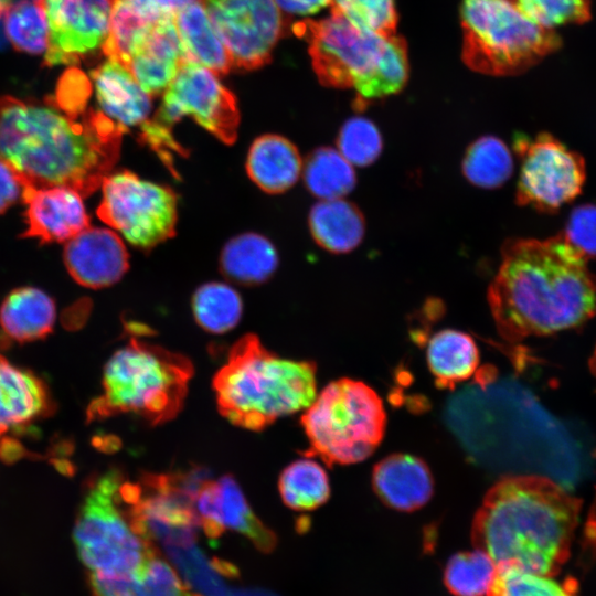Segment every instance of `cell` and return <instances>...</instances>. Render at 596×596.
<instances>
[{"label":"cell","instance_id":"20","mask_svg":"<svg viewBox=\"0 0 596 596\" xmlns=\"http://www.w3.org/2000/svg\"><path fill=\"white\" fill-rule=\"evenodd\" d=\"M372 488L387 507L412 512L433 497L434 478L427 464L409 454H392L379 461L372 471Z\"/></svg>","mask_w":596,"mask_h":596},{"label":"cell","instance_id":"33","mask_svg":"<svg viewBox=\"0 0 596 596\" xmlns=\"http://www.w3.org/2000/svg\"><path fill=\"white\" fill-rule=\"evenodd\" d=\"M196 323L214 334L232 330L240 321L243 304L240 295L222 283H207L196 289L192 298Z\"/></svg>","mask_w":596,"mask_h":596},{"label":"cell","instance_id":"29","mask_svg":"<svg viewBox=\"0 0 596 596\" xmlns=\"http://www.w3.org/2000/svg\"><path fill=\"white\" fill-rule=\"evenodd\" d=\"M283 502L295 511H312L330 497L327 471L308 458L292 461L281 472L278 481Z\"/></svg>","mask_w":596,"mask_h":596},{"label":"cell","instance_id":"36","mask_svg":"<svg viewBox=\"0 0 596 596\" xmlns=\"http://www.w3.org/2000/svg\"><path fill=\"white\" fill-rule=\"evenodd\" d=\"M331 14L384 36L396 34L394 0H329Z\"/></svg>","mask_w":596,"mask_h":596},{"label":"cell","instance_id":"15","mask_svg":"<svg viewBox=\"0 0 596 596\" xmlns=\"http://www.w3.org/2000/svg\"><path fill=\"white\" fill-rule=\"evenodd\" d=\"M49 25L46 66L76 65L102 50L113 0H40Z\"/></svg>","mask_w":596,"mask_h":596},{"label":"cell","instance_id":"16","mask_svg":"<svg viewBox=\"0 0 596 596\" xmlns=\"http://www.w3.org/2000/svg\"><path fill=\"white\" fill-rule=\"evenodd\" d=\"M194 505L201 529L210 540H217L226 530H233L262 552L275 549V533L256 517L231 475L217 480L209 478L200 488Z\"/></svg>","mask_w":596,"mask_h":596},{"label":"cell","instance_id":"34","mask_svg":"<svg viewBox=\"0 0 596 596\" xmlns=\"http://www.w3.org/2000/svg\"><path fill=\"white\" fill-rule=\"evenodd\" d=\"M497 571L493 560L483 551L459 552L444 570V583L455 596H485Z\"/></svg>","mask_w":596,"mask_h":596},{"label":"cell","instance_id":"19","mask_svg":"<svg viewBox=\"0 0 596 596\" xmlns=\"http://www.w3.org/2000/svg\"><path fill=\"white\" fill-rule=\"evenodd\" d=\"M173 18L155 21L129 58L128 70L149 97L164 93L188 62Z\"/></svg>","mask_w":596,"mask_h":596},{"label":"cell","instance_id":"35","mask_svg":"<svg viewBox=\"0 0 596 596\" xmlns=\"http://www.w3.org/2000/svg\"><path fill=\"white\" fill-rule=\"evenodd\" d=\"M554 576L538 574L513 565L497 566L487 596H575L577 583L558 582Z\"/></svg>","mask_w":596,"mask_h":596},{"label":"cell","instance_id":"1","mask_svg":"<svg viewBox=\"0 0 596 596\" xmlns=\"http://www.w3.org/2000/svg\"><path fill=\"white\" fill-rule=\"evenodd\" d=\"M497 331L508 342L578 327L596 316V276L561 234L511 238L488 289Z\"/></svg>","mask_w":596,"mask_h":596},{"label":"cell","instance_id":"3","mask_svg":"<svg viewBox=\"0 0 596 596\" xmlns=\"http://www.w3.org/2000/svg\"><path fill=\"white\" fill-rule=\"evenodd\" d=\"M581 507L578 498L546 477H503L483 497L471 541L497 566L555 576L570 557Z\"/></svg>","mask_w":596,"mask_h":596},{"label":"cell","instance_id":"22","mask_svg":"<svg viewBox=\"0 0 596 596\" xmlns=\"http://www.w3.org/2000/svg\"><path fill=\"white\" fill-rule=\"evenodd\" d=\"M47 407L43 382L0 355V435L30 423Z\"/></svg>","mask_w":596,"mask_h":596},{"label":"cell","instance_id":"4","mask_svg":"<svg viewBox=\"0 0 596 596\" xmlns=\"http://www.w3.org/2000/svg\"><path fill=\"white\" fill-rule=\"evenodd\" d=\"M316 373L312 361L280 358L255 334H245L213 377L219 411L233 425L260 432L312 404Z\"/></svg>","mask_w":596,"mask_h":596},{"label":"cell","instance_id":"31","mask_svg":"<svg viewBox=\"0 0 596 596\" xmlns=\"http://www.w3.org/2000/svg\"><path fill=\"white\" fill-rule=\"evenodd\" d=\"M461 170L471 184L496 189L510 179L513 160L509 148L500 138L482 136L467 148Z\"/></svg>","mask_w":596,"mask_h":596},{"label":"cell","instance_id":"17","mask_svg":"<svg viewBox=\"0 0 596 596\" xmlns=\"http://www.w3.org/2000/svg\"><path fill=\"white\" fill-rule=\"evenodd\" d=\"M21 199L26 205V228L21 237L67 242L89 226L82 195L74 190L25 187Z\"/></svg>","mask_w":596,"mask_h":596},{"label":"cell","instance_id":"38","mask_svg":"<svg viewBox=\"0 0 596 596\" xmlns=\"http://www.w3.org/2000/svg\"><path fill=\"white\" fill-rule=\"evenodd\" d=\"M529 19L541 26L584 23L590 18L593 0H511Z\"/></svg>","mask_w":596,"mask_h":596},{"label":"cell","instance_id":"21","mask_svg":"<svg viewBox=\"0 0 596 596\" xmlns=\"http://www.w3.org/2000/svg\"><path fill=\"white\" fill-rule=\"evenodd\" d=\"M89 589L91 596H201L158 553L135 573H89Z\"/></svg>","mask_w":596,"mask_h":596},{"label":"cell","instance_id":"8","mask_svg":"<svg viewBox=\"0 0 596 596\" xmlns=\"http://www.w3.org/2000/svg\"><path fill=\"white\" fill-rule=\"evenodd\" d=\"M462 61L475 72L507 76L535 65L561 45L511 0H462Z\"/></svg>","mask_w":596,"mask_h":596},{"label":"cell","instance_id":"10","mask_svg":"<svg viewBox=\"0 0 596 596\" xmlns=\"http://www.w3.org/2000/svg\"><path fill=\"white\" fill-rule=\"evenodd\" d=\"M102 191L98 217L131 245L150 249L174 236L178 201L170 188L124 170L109 173Z\"/></svg>","mask_w":596,"mask_h":596},{"label":"cell","instance_id":"26","mask_svg":"<svg viewBox=\"0 0 596 596\" xmlns=\"http://www.w3.org/2000/svg\"><path fill=\"white\" fill-rule=\"evenodd\" d=\"M309 227L319 246L334 254H343L362 242L365 219L354 203L342 198L322 200L310 211Z\"/></svg>","mask_w":596,"mask_h":596},{"label":"cell","instance_id":"18","mask_svg":"<svg viewBox=\"0 0 596 596\" xmlns=\"http://www.w3.org/2000/svg\"><path fill=\"white\" fill-rule=\"evenodd\" d=\"M70 275L89 288L117 283L128 269V253L120 237L102 227H86L68 240L63 254Z\"/></svg>","mask_w":596,"mask_h":596},{"label":"cell","instance_id":"2","mask_svg":"<svg viewBox=\"0 0 596 596\" xmlns=\"http://www.w3.org/2000/svg\"><path fill=\"white\" fill-rule=\"evenodd\" d=\"M125 131L100 110L71 118L46 105L0 97V155L25 187L93 194L119 158Z\"/></svg>","mask_w":596,"mask_h":596},{"label":"cell","instance_id":"43","mask_svg":"<svg viewBox=\"0 0 596 596\" xmlns=\"http://www.w3.org/2000/svg\"><path fill=\"white\" fill-rule=\"evenodd\" d=\"M285 12L308 15L319 12L329 6V0H275Z\"/></svg>","mask_w":596,"mask_h":596},{"label":"cell","instance_id":"13","mask_svg":"<svg viewBox=\"0 0 596 596\" xmlns=\"http://www.w3.org/2000/svg\"><path fill=\"white\" fill-rule=\"evenodd\" d=\"M233 66L255 70L272 58L285 21L275 0H199Z\"/></svg>","mask_w":596,"mask_h":596},{"label":"cell","instance_id":"44","mask_svg":"<svg viewBox=\"0 0 596 596\" xmlns=\"http://www.w3.org/2000/svg\"><path fill=\"white\" fill-rule=\"evenodd\" d=\"M592 362H593V363H592L593 369L596 370V351H595V354H594V356H593V359H592Z\"/></svg>","mask_w":596,"mask_h":596},{"label":"cell","instance_id":"40","mask_svg":"<svg viewBox=\"0 0 596 596\" xmlns=\"http://www.w3.org/2000/svg\"><path fill=\"white\" fill-rule=\"evenodd\" d=\"M561 235L586 260L596 257V205L574 209Z\"/></svg>","mask_w":596,"mask_h":596},{"label":"cell","instance_id":"25","mask_svg":"<svg viewBox=\"0 0 596 596\" xmlns=\"http://www.w3.org/2000/svg\"><path fill=\"white\" fill-rule=\"evenodd\" d=\"M174 24L188 62L199 64L215 75H224L233 66L225 45L199 0L174 14Z\"/></svg>","mask_w":596,"mask_h":596},{"label":"cell","instance_id":"5","mask_svg":"<svg viewBox=\"0 0 596 596\" xmlns=\"http://www.w3.org/2000/svg\"><path fill=\"white\" fill-rule=\"evenodd\" d=\"M296 35L308 43L313 71L327 87L354 88L355 108L400 92L408 75L403 38L384 36L361 29L342 17L302 20Z\"/></svg>","mask_w":596,"mask_h":596},{"label":"cell","instance_id":"37","mask_svg":"<svg viewBox=\"0 0 596 596\" xmlns=\"http://www.w3.org/2000/svg\"><path fill=\"white\" fill-rule=\"evenodd\" d=\"M338 151L352 164L368 167L381 155L383 139L377 127L364 117H353L341 127Z\"/></svg>","mask_w":596,"mask_h":596},{"label":"cell","instance_id":"39","mask_svg":"<svg viewBox=\"0 0 596 596\" xmlns=\"http://www.w3.org/2000/svg\"><path fill=\"white\" fill-rule=\"evenodd\" d=\"M91 87L87 76L81 70L72 67L62 75L51 102L68 117L79 118L87 110Z\"/></svg>","mask_w":596,"mask_h":596},{"label":"cell","instance_id":"11","mask_svg":"<svg viewBox=\"0 0 596 596\" xmlns=\"http://www.w3.org/2000/svg\"><path fill=\"white\" fill-rule=\"evenodd\" d=\"M521 167L515 200L519 205L553 212L575 199L585 182V161L549 132L514 137Z\"/></svg>","mask_w":596,"mask_h":596},{"label":"cell","instance_id":"9","mask_svg":"<svg viewBox=\"0 0 596 596\" xmlns=\"http://www.w3.org/2000/svg\"><path fill=\"white\" fill-rule=\"evenodd\" d=\"M124 480L123 472L111 468L85 485L73 539L89 573H135L158 553L134 528Z\"/></svg>","mask_w":596,"mask_h":596},{"label":"cell","instance_id":"24","mask_svg":"<svg viewBox=\"0 0 596 596\" xmlns=\"http://www.w3.org/2000/svg\"><path fill=\"white\" fill-rule=\"evenodd\" d=\"M54 300L34 287L11 291L0 307V326L10 339L23 343L46 337L53 330Z\"/></svg>","mask_w":596,"mask_h":596},{"label":"cell","instance_id":"42","mask_svg":"<svg viewBox=\"0 0 596 596\" xmlns=\"http://www.w3.org/2000/svg\"><path fill=\"white\" fill-rule=\"evenodd\" d=\"M25 184L12 166L0 155V213L22 198Z\"/></svg>","mask_w":596,"mask_h":596},{"label":"cell","instance_id":"41","mask_svg":"<svg viewBox=\"0 0 596 596\" xmlns=\"http://www.w3.org/2000/svg\"><path fill=\"white\" fill-rule=\"evenodd\" d=\"M119 1L141 17L157 21L163 18L174 17V14L187 4L195 0H116Z\"/></svg>","mask_w":596,"mask_h":596},{"label":"cell","instance_id":"7","mask_svg":"<svg viewBox=\"0 0 596 596\" xmlns=\"http://www.w3.org/2000/svg\"><path fill=\"white\" fill-rule=\"evenodd\" d=\"M301 426L309 441L307 456L328 465H352L368 459L380 446L386 413L371 386L342 377L317 395L301 416Z\"/></svg>","mask_w":596,"mask_h":596},{"label":"cell","instance_id":"12","mask_svg":"<svg viewBox=\"0 0 596 596\" xmlns=\"http://www.w3.org/2000/svg\"><path fill=\"white\" fill-rule=\"evenodd\" d=\"M91 76L100 111L125 132H134L138 141L156 152L172 174L178 175L174 156L184 157L187 151L173 137L171 127L155 116L150 117V97L131 72L119 62L107 58Z\"/></svg>","mask_w":596,"mask_h":596},{"label":"cell","instance_id":"32","mask_svg":"<svg viewBox=\"0 0 596 596\" xmlns=\"http://www.w3.org/2000/svg\"><path fill=\"white\" fill-rule=\"evenodd\" d=\"M4 32L12 46L23 53H45L49 25L40 0H13L0 11Z\"/></svg>","mask_w":596,"mask_h":596},{"label":"cell","instance_id":"28","mask_svg":"<svg viewBox=\"0 0 596 596\" xmlns=\"http://www.w3.org/2000/svg\"><path fill=\"white\" fill-rule=\"evenodd\" d=\"M220 263L228 279L242 285H257L274 274L278 255L266 237L245 233L226 243Z\"/></svg>","mask_w":596,"mask_h":596},{"label":"cell","instance_id":"27","mask_svg":"<svg viewBox=\"0 0 596 596\" xmlns=\"http://www.w3.org/2000/svg\"><path fill=\"white\" fill-rule=\"evenodd\" d=\"M426 361L436 385L453 389L476 373L480 355L475 340L468 333L444 329L429 339Z\"/></svg>","mask_w":596,"mask_h":596},{"label":"cell","instance_id":"23","mask_svg":"<svg viewBox=\"0 0 596 596\" xmlns=\"http://www.w3.org/2000/svg\"><path fill=\"white\" fill-rule=\"evenodd\" d=\"M301 167L297 148L278 135L258 137L249 148L246 162L249 178L267 193H281L291 188Z\"/></svg>","mask_w":596,"mask_h":596},{"label":"cell","instance_id":"14","mask_svg":"<svg viewBox=\"0 0 596 596\" xmlns=\"http://www.w3.org/2000/svg\"><path fill=\"white\" fill-rule=\"evenodd\" d=\"M153 116L169 127L190 116L227 145L237 137L240 113L235 96L213 72L192 62L181 66Z\"/></svg>","mask_w":596,"mask_h":596},{"label":"cell","instance_id":"30","mask_svg":"<svg viewBox=\"0 0 596 596\" xmlns=\"http://www.w3.org/2000/svg\"><path fill=\"white\" fill-rule=\"evenodd\" d=\"M304 179L308 190L321 200L341 199L356 184L353 166L330 147L318 148L308 156Z\"/></svg>","mask_w":596,"mask_h":596},{"label":"cell","instance_id":"6","mask_svg":"<svg viewBox=\"0 0 596 596\" xmlns=\"http://www.w3.org/2000/svg\"><path fill=\"white\" fill-rule=\"evenodd\" d=\"M192 375L187 356L131 338L107 361L103 394L92 402L88 417L130 413L151 425L167 423L183 407Z\"/></svg>","mask_w":596,"mask_h":596}]
</instances>
